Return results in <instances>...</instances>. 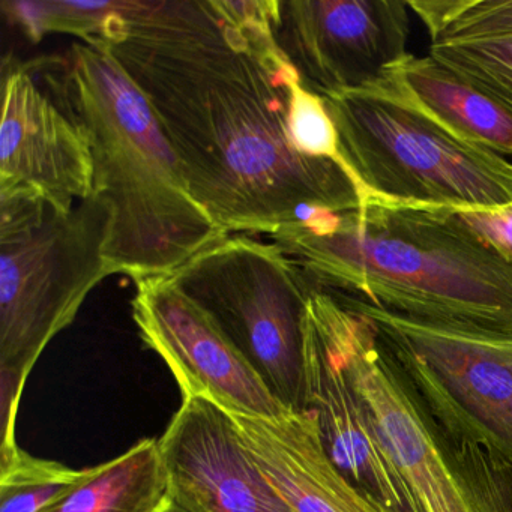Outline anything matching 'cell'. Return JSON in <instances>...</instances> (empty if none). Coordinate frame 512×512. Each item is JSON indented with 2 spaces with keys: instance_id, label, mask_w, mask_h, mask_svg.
<instances>
[{
  "instance_id": "cell-1",
  "label": "cell",
  "mask_w": 512,
  "mask_h": 512,
  "mask_svg": "<svg viewBox=\"0 0 512 512\" xmlns=\"http://www.w3.org/2000/svg\"><path fill=\"white\" fill-rule=\"evenodd\" d=\"M157 116L191 196L226 235H274L314 211L361 208L337 164L296 151L287 115L301 79L268 26L215 0H115L95 40Z\"/></svg>"
},
{
  "instance_id": "cell-2",
  "label": "cell",
  "mask_w": 512,
  "mask_h": 512,
  "mask_svg": "<svg viewBox=\"0 0 512 512\" xmlns=\"http://www.w3.org/2000/svg\"><path fill=\"white\" fill-rule=\"evenodd\" d=\"M272 239L326 289L406 316L512 332V263L449 209L314 211Z\"/></svg>"
},
{
  "instance_id": "cell-3",
  "label": "cell",
  "mask_w": 512,
  "mask_h": 512,
  "mask_svg": "<svg viewBox=\"0 0 512 512\" xmlns=\"http://www.w3.org/2000/svg\"><path fill=\"white\" fill-rule=\"evenodd\" d=\"M64 58L91 137L94 193L113 209L107 262L136 281L167 277L227 235L191 196L157 116L107 47L77 41Z\"/></svg>"
},
{
  "instance_id": "cell-4",
  "label": "cell",
  "mask_w": 512,
  "mask_h": 512,
  "mask_svg": "<svg viewBox=\"0 0 512 512\" xmlns=\"http://www.w3.org/2000/svg\"><path fill=\"white\" fill-rule=\"evenodd\" d=\"M112 226V206L97 193L68 212L32 194H0V440H16L23 389L50 341L115 274Z\"/></svg>"
},
{
  "instance_id": "cell-5",
  "label": "cell",
  "mask_w": 512,
  "mask_h": 512,
  "mask_svg": "<svg viewBox=\"0 0 512 512\" xmlns=\"http://www.w3.org/2000/svg\"><path fill=\"white\" fill-rule=\"evenodd\" d=\"M308 310L337 347L377 439L421 512H512V466L433 415L343 293L314 284Z\"/></svg>"
},
{
  "instance_id": "cell-6",
  "label": "cell",
  "mask_w": 512,
  "mask_h": 512,
  "mask_svg": "<svg viewBox=\"0 0 512 512\" xmlns=\"http://www.w3.org/2000/svg\"><path fill=\"white\" fill-rule=\"evenodd\" d=\"M364 205L497 211L512 206V163L451 136L367 88L322 95ZM361 208V209H362Z\"/></svg>"
},
{
  "instance_id": "cell-7",
  "label": "cell",
  "mask_w": 512,
  "mask_h": 512,
  "mask_svg": "<svg viewBox=\"0 0 512 512\" xmlns=\"http://www.w3.org/2000/svg\"><path fill=\"white\" fill-rule=\"evenodd\" d=\"M199 305L292 413L305 403V320L313 280L275 242L227 235L167 275Z\"/></svg>"
},
{
  "instance_id": "cell-8",
  "label": "cell",
  "mask_w": 512,
  "mask_h": 512,
  "mask_svg": "<svg viewBox=\"0 0 512 512\" xmlns=\"http://www.w3.org/2000/svg\"><path fill=\"white\" fill-rule=\"evenodd\" d=\"M341 293L373 325L433 415L512 466V332L406 316Z\"/></svg>"
},
{
  "instance_id": "cell-9",
  "label": "cell",
  "mask_w": 512,
  "mask_h": 512,
  "mask_svg": "<svg viewBox=\"0 0 512 512\" xmlns=\"http://www.w3.org/2000/svg\"><path fill=\"white\" fill-rule=\"evenodd\" d=\"M28 193L68 212L94 193L91 137L64 56L2 62L0 194Z\"/></svg>"
},
{
  "instance_id": "cell-10",
  "label": "cell",
  "mask_w": 512,
  "mask_h": 512,
  "mask_svg": "<svg viewBox=\"0 0 512 512\" xmlns=\"http://www.w3.org/2000/svg\"><path fill=\"white\" fill-rule=\"evenodd\" d=\"M407 0H277L274 37L319 95L365 88L406 56Z\"/></svg>"
},
{
  "instance_id": "cell-11",
  "label": "cell",
  "mask_w": 512,
  "mask_h": 512,
  "mask_svg": "<svg viewBox=\"0 0 512 512\" xmlns=\"http://www.w3.org/2000/svg\"><path fill=\"white\" fill-rule=\"evenodd\" d=\"M133 316L140 338L172 371L182 397H203L230 415H289L217 323L169 277L136 281Z\"/></svg>"
},
{
  "instance_id": "cell-12",
  "label": "cell",
  "mask_w": 512,
  "mask_h": 512,
  "mask_svg": "<svg viewBox=\"0 0 512 512\" xmlns=\"http://www.w3.org/2000/svg\"><path fill=\"white\" fill-rule=\"evenodd\" d=\"M169 493L194 512H293L245 446L232 416L184 398L158 440Z\"/></svg>"
},
{
  "instance_id": "cell-13",
  "label": "cell",
  "mask_w": 512,
  "mask_h": 512,
  "mask_svg": "<svg viewBox=\"0 0 512 512\" xmlns=\"http://www.w3.org/2000/svg\"><path fill=\"white\" fill-rule=\"evenodd\" d=\"M305 403L316 418L326 454L356 490L385 511L421 512L377 439L337 347L308 307Z\"/></svg>"
},
{
  "instance_id": "cell-14",
  "label": "cell",
  "mask_w": 512,
  "mask_h": 512,
  "mask_svg": "<svg viewBox=\"0 0 512 512\" xmlns=\"http://www.w3.org/2000/svg\"><path fill=\"white\" fill-rule=\"evenodd\" d=\"M230 416L251 457L293 512H388L332 463L313 413L278 419Z\"/></svg>"
},
{
  "instance_id": "cell-15",
  "label": "cell",
  "mask_w": 512,
  "mask_h": 512,
  "mask_svg": "<svg viewBox=\"0 0 512 512\" xmlns=\"http://www.w3.org/2000/svg\"><path fill=\"white\" fill-rule=\"evenodd\" d=\"M365 88L421 113L463 142L512 155L511 113L430 55L407 53Z\"/></svg>"
},
{
  "instance_id": "cell-16",
  "label": "cell",
  "mask_w": 512,
  "mask_h": 512,
  "mask_svg": "<svg viewBox=\"0 0 512 512\" xmlns=\"http://www.w3.org/2000/svg\"><path fill=\"white\" fill-rule=\"evenodd\" d=\"M167 497L158 440L143 439L119 457L89 467L85 479L44 512H157Z\"/></svg>"
},
{
  "instance_id": "cell-17",
  "label": "cell",
  "mask_w": 512,
  "mask_h": 512,
  "mask_svg": "<svg viewBox=\"0 0 512 512\" xmlns=\"http://www.w3.org/2000/svg\"><path fill=\"white\" fill-rule=\"evenodd\" d=\"M86 473L88 469L34 457L20 446L0 452V512H44L71 493Z\"/></svg>"
},
{
  "instance_id": "cell-18",
  "label": "cell",
  "mask_w": 512,
  "mask_h": 512,
  "mask_svg": "<svg viewBox=\"0 0 512 512\" xmlns=\"http://www.w3.org/2000/svg\"><path fill=\"white\" fill-rule=\"evenodd\" d=\"M431 44L512 40V0H407Z\"/></svg>"
},
{
  "instance_id": "cell-19",
  "label": "cell",
  "mask_w": 512,
  "mask_h": 512,
  "mask_svg": "<svg viewBox=\"0 0 512 512\" xmlns=\"http://www.w3.org/2000/svg\"><path fill=\"white\" fill-rule=\"evenodd\" d=\"M428 55L512 115V40L436 43Z\"/></svg>"
},
{
  "instance_id": "cell-20",
  "label": "cell",
  "mask_w": 512,
  "mask_h": 512,
  "mask_svg": "<svg viewBox=\"0 0 512 512\" xmlns=\"http://www.w3.org/2000/svg\"><path fill=\"white\" fill-rule=\"evenodd\" d=\"M115 0L107 2H2L11 25L19 26L29 40L40 41L46 34H70L82 41L100 37Z\"/></svg>"
},
{
  "instance_id": "cell-21",
  "label": "cell",
  "mask_w": 512,
  "mask_h": 512,
  "mask_svg": "<svg viewBox=\"0 0 512 512\" xmlns=\"http://www.w3.org/2000/svg\"><path fill=\"white\" fill-rule=\"evenodd\" d=\"M287 125L296 151L317 160L332 161L346 172L355 185L362 208L364 193L341 154L337 128L326 109L325 100L322 95L304 86L301 79L295 80L290 88Z\"/></svg>"
},
{
  "instance_id": "cell-22",
  "label": "cell",
  "mask_w": 512,
  "mask_h": 512,
  "mask_svg": "<svg viewBox=\"0 0 512 512\" xmlns=\"http://www.w3.org/2000/svg\"><path fill=\"white\" fill-rule=\"evenodd\" d=\"M449 211L482 244L512 263V206L497 211Z\"/></svg>"
},
{
  "instance_id": "cell-23",
  "label": "cell",
  "mask_w": 512,
  "mask_h": 512,
  "mask_svg": "<svg viewBox=\"0 0 512 512\" xmlns=\"http://www.w3.org/2000/svg\"><path fill=\"white\" fill-rule=\"evenodd\" d=\"M157 512H194L193 509L188 508L187 505L181 502V500L173 497L172 494L169 493V497H167L166 502L161 505V508L158 509Z\"/></svg>"
}]
</instances>
